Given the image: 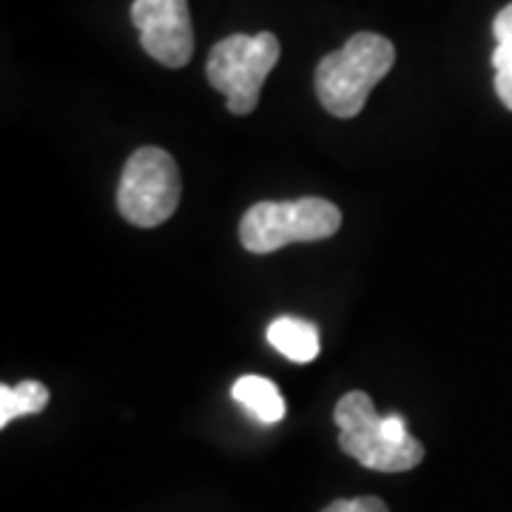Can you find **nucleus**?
Segmentation results:
<instances>
[{
  "label": "nucleus",
  "instance_id": "9d476101",
  "mask_svg": "<svg viewBox=\"0 0 512 512\" xmlns=\"http://www.w3.org/2000/svg\"><path fill=\"white\" fill-rule=\"evenodd\" d=\"M49 404V390L40 382H23L18 387H0V427H9L20 416L43 413Z\"/></svg>",
  "mask_w": 512,
  "mask_h": 512
},
{
  "label": "nucleus",
  "instance_id": "6e6552de",
  "mask_svg": "<svg viewBox=\"0 0 512 512\" xmlns=\"http://www.w3.org/2000/svg\"><path fill=\"white\" fill-rule=\"evenodd\" d=\"M234 399L262 424H276V421L285 419V399L279 396V390L271 379L242 376L234 382Z\"/></svg>",
  "mask_w": 512,
  "mask_h": 512
},
{
  "label": "nucleus",
  "instance_id": "7ed1b4c3",
  "mask_svg": "<svg viewBox=\"0 0 512 512\" xmlns=\"http://www.w3.org/2000/svg\"><path fill=\"white\" fill-rule=\"evenodd\" d=\"M279 52V40L271 32L231 35L211 49L205 74L208 83L225 94L231 114L245 117L256 109L262 83L274 72Z\"/></svg>",
  "mask_w": 512,
  "mask_h": 512
},
{
  "label": "nucleus",
  "instance_id": "0eeeda50",
  "mask_svg": "<svg viewBox=\"0 0 512 512\" xmlns=\"http://www.w3.org/2000/svg\"><path fill=\"white\" fill-rule=\"evenodd\" d=\"M268 342L296 365H308L319 356V330L311 322L279 316L268 325Z\"/></svg>",
  "mask_w": 512,
  "mask_h": 512
},
{
  "label": "nucleus",
  "instance_id": "423d86ee",
  "mask_svg": "<svg viewBox=\"0 0 512 512\" xmlns=\"http://www.w3.org/2000/svg\"><path fill=\"white\" fill-rule=\"evenodd\" d=\"M131 23L140 32V46L160 66L183 69L194 57V26L188 0H134Z\"/></svg>",
  "mask_w": 512,
  "mask_h": 512
},
{
  "label": "nucleus",
  "instance_id": "9b49d317",
  "mask_svg": "<svg viewBox=\"0 0 512 512\" xmlns=\"http://www.w3.org/2000/svg\"><path fill=\"white\" fill-rule=\"evenodd\" d=\"M322 512H390L387 504L376 495H362V498H342V501H333L330 507Z\"/></svg>",
  "mask_w": 512,
  "mask_h": 512
},
{
  "label": "nucleus",
  "instance_id": "f03ea898",
  "mask_svg": "<svg viewBox=\"0 0 512 512\" xmlns=\"http://www.w3.org/2000/svg\"><path fill=\"white\" fill-rule=\"evenodd\" d=\"M342 225V211L322 197L293 202L262 200L245 211L239 239L251 254H274L291 242L330 239Z\"/></svg>",
  "mask_w": 512,
  "mask_h": 512
},
{
  "label": "nucleus",
  "instance_id": "f257e3e1",
  "mask_svg": "<svg viewBox=\"0 0 512 512\" xmlns=\"http://www.w3.org/2000/svg\"><path fill=\"white\" fill-rule=\"evenodd\" d=\"M396 63V49L387 37L376 32H359L339 49L322 57L316 66V94L319 103L333 117L350 120L362 114L367 97L382 83V77Z\"/></svg>",
  "mask_w": 512,
  "mask_h": 512
},
{
  "label": "nucleus",
  "instance_id": "1a4fd4ad",
  "mask_svg": "<svg viewBox=\"0 0 512 512\" xmlns=\"http://www.w3.org/2000/svg\"><path fill=\"white\" fill-rule=\"evenodd\" d=\"M493 32L495 40H498L493 52L495 94L512 111V3L495 15Z\"/></svg>",
  "mask_w": 512,
  "mask_h": 512
},
{
  "label": "nucleus",
  "instance_id": "39448f33",
  "mask_svg": "<svg viewBox=\"0 0 512 512\" xmlns=\"http://www.w3.org/2000/svg\"><path fill=\"white\" fill-rule=\"evenodd\" d=\"M333 421L339 424V447L342 453L356 458L367 470L376 473H404L419 467L424 458L421 441L410 439L404 444L387 439L384 433V416L376 413V404L370 402V396L362 390H353L348 396H342Z\"/></svg>",
  "mask_w": 512,
  "mask_h": 512
},
{
  "label": "nucleus",
  "instance_id": "20e7f679",
  "mask_svg": "<svg viewBox=\"0 0 512 512\" xmlns=\"http://www.w3.org/2000/svg\"><path fill=\"white\" fill-rule=\"evenodd\" d=\"M180 194L183 183L174 157L163 148L146 146L128 157L117 188V208L131 225L157 228L174 217Z\"/></svg>",
  "mask_w": 512,
  "mask_h": 512
}]
</instances>
